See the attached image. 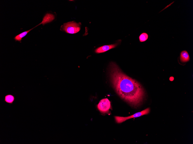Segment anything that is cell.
Instances as JSON below:
<instances>
[{
	"label": "cell",
	"mask_w": 193,
	"mask_h": 144,
	"mask_svg": "<svg viewBox=\"0 0 193 144\" xmlns=\"http://www.w3.org/2000/svg\"><path fill=\"white\" fill-rule=\"evenodd\" d=\"M109 68L110 81L117 94L131 107L140 106L146 97L142 86L124 74L115 63L111 62Z\"/></svg>",
	"instance_id": "obj_1"
},
{
	"label": "cell",
	"mask_w": 193,
	"mask_h": 144,
	"mask_svg": "<svg viewBox=\"0 0 193 144\" xmlns=\"http://www.w3.org/2000/svg\"><path fill=\"white\" fill-rule=\"evenodd\" d=\"M81 23H77L74 21L68 22L61 26L60 30L69 34H75L80 29Z\"/></svg>",
	"instance_id": "obj_2"
},
{
	"label": "cell",
	"mask_w": 193,
	"mask_h": 144,
	"mask_svg": "<svg viewBox=\"0 0 193 144\" xmlns=\"http://www.w3.org/2000/svg\"><path fill=\"white\" fill-rule=\"evenodd\" d=\"M150 110L149 108H147L140 112L136 113L128 116L124 117L116 116H114V118L116 123L118 124L120 123L130 119L137 118L147 114L150 112Z\"/></svg>",
	"instance_id": "obj_3"
},
{
	"label": "cell",
	"mask_w": 193,
	"mask_h": 144,
	"mask_svg": "<svg viewBox=\"0 0 193 144\" xmlns=\"http://www.w3.org/2000/svg\"><path fill=\"white\" fill-rule=\"evenodd\" d=\"M111 102L107 98L101 99L97 105V108L102 113H108L111 108Z\"/></svg>",
	"instance_id": "obj_4"
},
{
	"label": "cell",
	"mask_w": 193,
	"mask_h": 144,
	"mask_svg": "<svg viewBox=\"0 0 193 144\" xmlns=\"http://www.w3.org/2000/svg\"><path fill=\"white\" fill-rule=\"evenodd\" d=\"M121 40H119L116 43L109 45H104L96 48L95 50V52L96 53H104L109 50L115 48L120 42Z\"/></svg>",
	"instance_id": "obj_5"
},
{
	"label": "cell",
	"mask_w": 193,
	"mask_h": 144,
	"mask_svg": "<svg viewBox=\"0 0 193 144\" xmlns=\"http://www.w3.org/2000/svg\"><path fill=\"white\" fill-rule=\"evenodd\" d=\"M54 19L55 16L53 15L50 13H47L44 16L42 22L38 25L41 24L43 25L47 23L52 22Z\"/></svg>",
	"instance_id": "obj_6"
},
{
	"label": "cell",
	"mask_w": 193,
	"mask_h": 144,
	"mask_svg": "<svg viewBox=\"0 0 193 144\" xmlns=\"http://www.w3.org/2000/svg\"><path fill=\"white\" fill-rule=\"evenodd\" d=\"M180 59L181 61L182 62H186L189 61L190 56L187 51L184 50L181 52Z\"/></svg>",
	"instance_id": "obj_7"
},
{
	"label": "cell",
	"mask_w": 193,
	"mask_h": 144,
	"mask_svg": "<svg viewBox=\"0 0 193 144\" xmlns=\"http://www.w3.org/2000/svg\"><path fill=\"white\" fill-rule=\"evenodd\" d=\"M33 28L27 31L24 32L16 35L14 39L16 41H18L21 42L22 38L26 36L28 33L31 30H32Z\"/></svg>",
	"instance_id": "obj_8"
},
{
	"label": "cell",
	"mask_w": 193,
	"mask_h": 144,
	"mask_svg": "<svg viewBox=\"0 0 193 144\" xmlns=\"http://www.w3.org/2000/svg\"><path fill=\"white\" fill-rule=\"evenodd\" d=\"M14 96L11 94H8L5 95L4 98V101L6 103L12 104L15 100Z\"/></svg>",
	"instance_id": "obj_9"
},
{
	"label": "cell",
	"mask_w": 193,
	"mask_h": 144,
	"mask_svg": "<svg viewBox=\"0 0 193 144\" xmlns=\"http://www.w3.org/2000/svg\"><path fill=\"white\" fill-rule=\"evenodd\" d=\"M148 35L145 32L142 33L139 37L140 41V42H143L146 41L148 39Z\"/></svg>",
	"instance_id": "obj_10"
}]
</instances>
